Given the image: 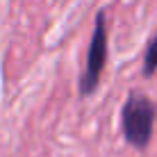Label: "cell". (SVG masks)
Listing matches in <instances>:
<instances>
[{
  "instance_id": "obj_3",
  "label": "cell",
  "mask_w": 157,
  "mask_h": 157,
  "mask_svg": "<svg viewBox=\"0 0 157 157\" xmlns=\"http://www.w3.org/2000/svg\"><path fill=\"white\" fill-rule=\"evenodd\" d=\"M155 71H157V34L146 46V52H144V75L150 78Z\"/></svg>"
},
{
  "instance_id": "obj_1",
  "label": "cell",
  "mask_w": 157,
  "mask_h": 157,
  "mask_svg": "<svg viewBox=\"0 0 157 157\" xmlns=\"http://www.w3.org/2000/svg\"><path fill=\"white\" fill-rule=\"evenodd\" d=\"M155 116H157V107L153 100L141 94H130L121 109V125L125 141L134 146L137 150L148 148L150 139H153Z\"/></svg>"
},
{
  "instance_id": "obj_2",
  "label": "cell",
  "mask_w": 157,
  "mask_h": 157,
  "mask_svg": "<svg viewBox=\"0 0 157 157\" xmlns=\"http://www.w3.org/2000/svg\"><path fill=\"white\" fill-rule=\"evenodd\" d=\"M107 62V9H100L96 16L94 36L89 43V55H86V68L80 80V94L91 96L100 82V73Z\"/></svg>"
}]
</instances>
